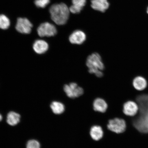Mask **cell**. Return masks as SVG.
<instances>
[{
	"mask_svg": "<svg viewBox=\"0 0 148 148\" xmlns=\"http://www.w3.org/2000/svg\"><path fill=\"white\" fill-rule=\"evenodd\" d=\"M20 116L17 113L11 112L7 115V122L9 125L12 126L15 125L19 123Z\"/></svg>",
	"mask_w": 148,
	"mask_h": 148,
	"instance_id": "15",
	"label": "cell"
},
{
	"mask_svg": "<svg viewBox=\"0 0 148 148\" xmlns=\"http://www.w3.org/2000/svg\"><path fill=\"white\" fill-rule=\"evenodd\" d=\"M86 39V36L84 32L81 30H76L70 35L69 41L71 43L75 44H82Z\"/></svg>",
	"mask_w": 148,
	"mask_h": 148,
	"instance_id": "8",
	"label": "cell"
},
{
	"mask_svg": "<svg viewBox=\"0 0 148 148\" xmlns=\"http://www.w3.org/2000/svg\"><path fill=\"white\" fill-rule=\"evenodd\" d=\"M107 126L109 130L119 134L125 132L127 129V125L124 119L116 117L109 120Z\"/></svg>",
	"mask_w": 148,
	"mask_h": 148,
	"instance_id": "3",
	"label": "cell"
},
{
	"mask_svg": "<svg viewBox=\"0 0 148 148\" xmlns=\"http://www.w3.org/2000/svg\"><path fill=\"white\" fill-rule=\"evenodd\" d=\"M91 2L92 9L101 12H105L110 5L107 0H92Z\"/></svg>",
	"mask_w": 148,
	"mask_h": 148,
	"instance_id": "9",
	"label": "cell"
},
{
	"mask_svg": "<svg viewBox=\"0 0 148 148\" xmlns=\"http://www.w3.org/2000/svg\"><path fill=\"white\" fill-rule=\"evenodd\" d=\"M90 134L92 139L96 141H98L103 138V130L101 126L95 125L90 128Z\"/></svg>",
	"mask_w": 148,
	"mask_h": 148,
	"instance_id": "14",
	"label": "cell"
},
{
	"mask_svg": "<svg viewBox=\"0 0 148 148\" xmlns=\"http://www.w3.org/2000/svg\"><path fill=\"white\" fill-rule=\"evenodd\" d=\"M27 148H40V144L36 140H29L27 143Z\"/></svg>",
	"mask_w": 148,
	"mask_h": 148,
	"instance_id": "19",
	"label": "cell"
},
{
	"mask_svg": "<svg viewBox=\"0 0 148 148\" xmlns=\"http://www.w3.org/2000/svg\"><path fill=\"white\" fill-rule=\"evenodd\" d=\"M52 20L58 25H63L69 18L70 11L67 5L64 3L55 4L49 9Z\"/></svg>",
	"mask_w": 148,
	"mask_h": 148,
	"instance_id": "1",
	"label": "cell"
},
{
	"mask_svg": "<svg viewBox=\"0 0 148 148\" xmlns=\"http://www.w3.org/2000/svg\"><path fill=\"white\" fill-rule=\"evenodd\" d=\"M10 25V20L6 16L0 15V28L3 29H8Z\"/></svg>",
	"mask_w": 148,
	"mask_h": 148,
	"instance_id": "17",
	"label": "cell"
},
{
	"mask_svg": "<svg viewBox=\"0 0 148 148\" xmlns=\"http://www.w3.org/2000/svg\"><path fill=\"white\" fill-rule=\"evenodd\" d=\"M139 110L138 103L136 101H128L124 103L123 111V114L127 116L133 117L136 115Z\"/></svg>",
	"mask_w": 148,
	"mask_h": 148,
	"instance_id": "7",
	"label": "cell"
},
{
	"mask_svg": "<svg viewBox=\"0 0 148 148\" xmlns=\"http://www.w3.org/2000/svg\"><path fill=\"white\" fill-rule=\"evenodd\" d=\"M147 13L148 14V8H147Z\"/></svg>",
	"mask_w": 148,
	"mask_h": 148,
	"instance_id": "21",
	"label": "cell"
},
{
	"mask_svg": "<svg viewBox=\"0 0 148 148\" xmlns=\"http://www.w3.org/2000/svg\"><path fill=\"white\" fill-rule=\"evenodd\" d=\"M49 46L46 41L42 40H37L34 42L33 49L38 54H42L45 53L49 49Z\"/></svg>",
	"mask_w": 148,
	"mask_h": 148,
	"instance_id": "10",
	"label": "cell"
},
{
	"mask_svg": "<svg viewBox=\"0 0 148 148\" xmlns=\"http://www.w3.org/2000/svg\"><path fill=\"white\" fill-rule=\"evenodd\" d=\"M50 0H35L34 3L38 8H44L49 3Z\"/></svg>",
	"mask_w": 148,
	"mask_h": 148,
	"instance_id": "18",
	"label": "cell"
},
{
	"mask_svg": "<svg viewBox=\"0 0 148 148\" xmlns=\"http://www.w3.org/2000/svg\"><path fill=\"white\" fill-rule=\"evenodd\" d=\"M32 24L26 18H18L17 20L16 29L18 32L24 34H28L32 30Z\"/></svg>",
	"mask_w": 148,
	"mask_h": 148,
	"instance_id": "6",
	"label": "cell"
},
{
	"mask_svg": "<svg viewBox=\"0 0 148 148\" xmlns=\"http://www.w3.org/2000/svg\"><path fill=\"white\" fill-rule=\"evenodd\" d=\"M64 89L66 95L71 99L78 97L84 93L83 89L75 83H71L69 84L65 85Z\"/></svg>",
	"mask_w": 148,
	"mask_h": 148,
	"instance_id": "5",
	"label": "cell"
},
{
	"mask_svg": "<svg viewBox=\"0 0 148 148\" xmlns=\"http://www.w3.org/2000/svg\"><path fill=\"white\" fill-rule=\"evenodd\" d=\"M2 116L1 114H0V121H1L2 120Z\"/></svg>",
	"mask_w": 148,
	"mask_h": 148,
	"instance_id": "20",
	"label": "cell"
},
{
	"mask_svg": "<svg viewBox=\"0 0 148 148\" xmlns=\"http://www.w3.org/2000/svg\"><path fill=\"white\" fill-rule=\"evenodd\" d=\"M72 5L70 7V12L73 14H79L86 3V0H72Z\"/></svg>",
	"mask_w": 148,
	"mask_h": 148,
	"instance_id": "11",
	"label": "cell"
},
{
	"mask_svg": "<svg viewBox=\"0 0 148 148\" xmlns=\"http://www.w3.org/2000/svg\"><path fill=\"white\" fill-rule=\"evenodd\" d=\"M132 84L135 89L139 91H143L147 86V80L144 77H136L133 80Z\"/></svg>",
	"mask_w": 148,
	"mask_h": 148,
	"instance_id": "13",
	"label": "cell"
},
{
	"mask_svg": "<svg viewBox=\"0 0 148 148\" xmlns=\"http://www.w3.org/2000/svg\"><path fill=\"white\" fill-rule=\"evenodd\" d=\"M93 107L94 110L96 112L104 113L108 108V105L104 99L99 98L94 101Z\"/></svg>",
	"mask_w": 148,
	"mask_h": 148,
	"instance_id": "12",
	"label": "cell"
},
{
	"mask_svg": "<svg viewBox=\"0 0 148 148\" xmlns=\"http://www.w3.org/2000/svg\"><path fill=\"white\" fill-rule=\"evenodd\" d=\"M86 64L90 73L94 74L98 77H102L103 74L101 71L104 69V66L99 53H94L89 56Z\"/></svg>",
	"mask_w": 148,
	"mask_h": 148,
	"instance_id": "2",
	"label": "cell"
},
{
	"mask_svg": "<svg viewBox=\"0 0 148 148\" xmlns=\"http://www.w3.org/2000/svg\"><path fill=\"white\" fill-rule=\"evenodd\" d=\"M37 32L40 37H51L57 34V30L53 24L46 22L41 24L38 27Z\"/></svg>",
	"mask_w": 148,
	"mask_h": 148,
	"instance_id": "4",
	"label": "cell"
},
{
	"mask_svg": "<svg viewBox=\"0 0 148 148\" xmlns=\"http://www.w3.org/2000/svg\"><path fill=\"white\" fill-rule=\"evenodd\" d=\"M51 108L53 113L57 114L63 113L65 110L64 105L59 101L53 102L51 104Z\"/></svg>",
	"mask_w": 148,
	"mask_h": 148,
	"instance_id": "16",
	"label": "cell"
}]
</instances>
